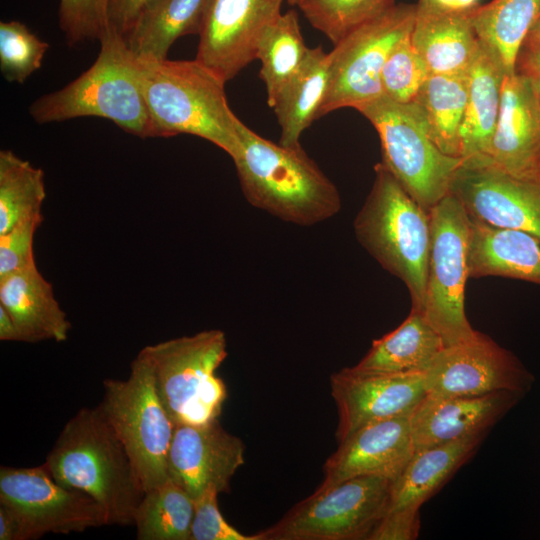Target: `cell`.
Returning <instances> with one entry per match:
<instances>
[{
  "instance_id": "5bb4252c",
  "label": "cell",
  "mask_w": 540,
  "mask_h": 540,
  "mask_svg": "<svg viewBox=\"0 0 540 540\" xmlns=\"http://www.w3.org/2000/svg\"><path fill=\"white\" fill-rule=\"evenodd\" d=\"M428 396H478L499 391L526 394L534 376L487 335L444 347L423 373Z\"/></svg>"
},
{
  "instance_id": "d590c367",
  "label": "cell",
  "mask_w": 540,
  "mask_h": 540,
  "mask_svg": "<svg viewBox=\"0 0 540 540\" xmlns=\"http://www.w3.org/2000/svg\"><path fill=\"white\" fill-rule=\"evenodd\" d=\"M410 35L395 45L381 72L383 95L399 103L414 101L430 75Z\"/></svg>"
},
{
  "instance_id": "d6986e66",
  "label": "cell",
  "mask_w": 540,
  "mask_h": 540,
  "mask_svg": "<svg viewBox=\"0 0 540 540\" xmlns=\"http://www.w3.org/2000/svg\"><path fill=\"white\" fill-rule=\"evenodd\" d=\"M524 395L516 391L457 397L426 395L410 415L415 451L488 433Z\"/></svg>"
},
{
  "instance_id": "74e56055",
  "label": "cell",
  "mask_w": 540,
  "mask_h": 540,
  "mask_svg": "<svg viewBox=\"0 0 540 540\" xmlns=\"http://www.w3.org/2000/svg\"><path fill=\"white\" fill-rule=\"evenodd\" d=\"M43 219L42 213H38L0 234V279L37 265L33 249L34 237Z\"/></svg>"
},
{
  "instance_id": "3957f363",
  "label": "cell",
  "mask_w": 540,
  "mask_h": 540,
  "mask_svg": "<svg viewBox=\"0 0 540 540\" xmlns=\"http://www.w3.org/2000/svg\"><path fill=\"white\" fill-rule=\"evenodd\" d=\"M94 63L63 88L36 99L29 113L38 124L78 117L105 118L141 138L159 137L140 82L137 59L125 37L108 26Z\"/></svg>"
},
{
  "instance_id": "8fae6325",
  "label": "cell",
  "mask_w": 540,
  "mask_h": 540,
  "mask_svg": "<svg viewBox=\"0 0 540 540\" xmlns=\"http://www.w3.org/2000/svg\"><path fill=\"white\" fill-rule=\"evenodd\" d=\"M415 8L395 4L334 44L328 88L317 118L341 108L357 109L383 96V66L395 45L411 33Z\"/></svg>"
},
{
  "instance_id": "60d3db41",
  "label": "cell",
  "mask_w": 540,
  "mask_h": 540,
  "mask_svg": "<svg viewBox=\"0 0 540 540\" xmlns=\"http://www.w3.org/2000/svg\"><path fill=\"white\" fill-rule=\"evenodd\" d=\"M153 0H110L109 27L126 37L138 17Z\"/></svg>"
},
{
  "instance_id": "30bf717a",
  "label": "cell",
  "mask_w": 540,
  "mask_h": 540,
  "mask_svg": "<svg viewBox=\"0 0 540 540\" xmlns=\"http://www.w3.org/2000/svg\"><path fill=\"white\" fill-rule=\"evenodd\" d=\"M391 485L387 478L359 476L315 491L258 535L261 540H368L388 510Z\"/></svg>"
},
{
  "instance_id": "ffe728a7",
  "label": "cell",
  "mask_w": 540,
  "mask_h": 540,
  "mask_svg": "<svg viewBox=\"0 0 540 540\" xmlns=\"http://www.w3.org/2000/svg\"><path fill=\"white\" fill-rule=\"evenodd\" d=\"M490 157L515 176L540 178V108L516 71L504 78Z\"/></svg>"
},
{
  "instance_id": "4316f807",
  "label": "cell",
  "mask_w": 540,
  "mask_h": 540,
  "mask_svg": "<svg viewBox=\"0 0 540 540\" xmlns=\"http://www.w3.org/2000/svg\"><path fill=\"white\" fill-rule=\"evenodd\" d=\"M208 1L153 0L125 37L129 50L139 60L167 59L178 38L199 34Z\"/></svg>"
},
{
  "instance_id": "6da1fadb",
  "label": "cell",
  "mask_w": 540,
  "mask_h": 540,
  "mask_svg": "<svg viewBox=\"0 0 540 540\" xmlns=\"http://www.w3.org/2000/svg\"><path fill=\"white\" fill-rule=\"evenodd\" d=\"M43 465L57 483L93 499L108 525L134 522L144 489L99 405L81 408L68 420Z\"/></svg>"
},
{
  "instance_id": "83f0119b",
  "label": "cell",
  "mask_w": 540,
  "mask_h": 540,
  "mask_svg": "<svg viewBox=\"0 0 540 540\" xmlns=\"http://www.w3.org/2000/svg\"><path fill=\"white\" fill-rule=\"evenodd\" d=\"M331 58L321 46L309 48L301 68L272 109L281 128L279 143L299 146L302 133L317 120L330 77Z\"/></svg>"
},
{
  "instance_id": "f546056e",
  "label": "cell",
  "mask_w": 540,
  "mask_h": 540,
  "mask_svg": "<svg viewBox=\"0 0 540 540\" xmlns=\"http://www.w3.org/2000/svg\"><path fill=\"white\" fill-rule=\"evenodd\" d=\"M308 51L295 10L281 13L260 35L255 59L260 61L259 76L271 108L301 68Z\"/></svg>"
},
{
  "instance_id": "ac0fdd59",
  "label": "cell",
  "mask_w": 540,
  "mask_h": 540,
  "mask_svg": "<svg viewBox=\"0 0 540 540\" xmlns=\"http://www.w3.org/2000/svg\"><path fill=\"white\" fill-rule=\"evenodd\" d=\"M414 452L410 416L368 424L339 442L324 464V478L315 491L359 476H378L393 482Z\"/></svg>"
},
{
  "instance_id": "7a4b0ae2",
  "label": "cell",
  "mask_w": 540,
  "mask_h": 540,
  "mask_svg": "<svg viewBox=\"0 0 540 540\" xmlns=\"http://www.w3.org/2000/svg\"><path fill=\"white\" fill-rule=\"evenodd\" d=\"M232 158L246 200L282 221L312 226L335 216L341 197L335 184L301 145L268 140L242 121Z\"/></svg>"
},
{
  "instance_id": "7c38bea8",
  "label": "cell",
  "mask_w": 540,
  "mask_h": 540,
  "mask_svg": "<svg viewBox=\"0 0 540 540\" xmlns=\"http://www.w3.org/2000/svg\"><path fill=\"white\" fill-rule=\"evenodd\" d=\"M0 504L16 516L20 540L108 525L104 511L93 499L57 483L43 464L31 468L1 466Z\"/></svg>"
},
{
  "instance_id": "f6af8a7d",
  "label": "cell",
  "mask_w": 540,
  "mask_h": 540,
  "mask_svg": "<svg viewBox=\"0 0 540 540\" xmlns=\"http://www.w3.org/2000/svg\"><path fill=\"white\" fill-rule=\"evenodd\" d=\"M525 40L540 47V16L530 28Z\"/></svg>"
},
{
  "instance_id": "7bdbcfd3",
  "label": "cell",
  "mask_w": 540,
  "mask_h": 540,
  "mask_svg": "<svg viewBox=\"0 0 540 540\" xmlns=\"http://www.w3.org/2000/svg\"><path fill=\"white\" fill-rule=\"evenodd\" d=\"M20 524L7 507L0 504V540H20Z\"/></svg>"
},
{
  "instance_id": "cb8c5ba5",
  "label": "cell",
  "mask_w": 540,
  "mask_h": 540,
  "mask_svg": "<svg viewBox=\"0 0 540 540\" xmlns=\"http://www.w3.org/2000/svg\"><path fill=\"white\" fill-rule=\"evenodd\" d=\"M486 435H470L415 451L392 482L387 512L420 509L475 454Z\"/></svg>"
},
{
  "instance_id": "836d02e7",
  "label": "cell",
  "mask_w": 540,
  "mask_h": 540,
  "mask_svg": "<svg viewBox=\"0 0 540 540\" xmlns=\"http://www.w3.org/2000/svg\"><path fill=\"white\" fill-rule=\"evenodd\" d=\"M394 5L395 0H305L299 8L314 29L336 44Z\"/></svg>"
},
{
  "instance_id": "484cf974",
  "label": "cell",
  "mask_w": 540,
  "mask_h": 540,
  "mask_svg": "<svg viewBox=\"0 0 540 540\" xmlns=\"http://www.w3.org/2000/svg\"><path fill=\"white\" fill-rule=\"evenodd\" d=\"M444 347L424 315L411 310L401 325L374 340L367 354L350 368L358 373H424Z\"/></svg>"
},
{
  "instance_id": "1f68e13d",
  "label": "cell",
  "mask_w": 540,
  "mask_h": 540,
  "mask_svg": "<svg viewBox=\"0 0 540 540\" xmlns=\"http://www.w3.org/2000/svg\"><path fill=\"white\" fill-rule=\"evenodd\" d=\"M195 502L170 477L144 492L134 514L139 540H191Z\"/></svg>"
},
{
  "instance_id": "4fadbf2b",
  "label": "cell",
  "mask_w": 540,
  "mask_h": 540,
  "mask_svg": "<svg viewBox=\"0 0 540 540\" xmlns=\"http://www.w3.org/2000/svg\"><path fill=\"white\" fill-rule=\"evenodd\" d=\"M468 217L522 230L540 241V178L515 176L490 156L462 158L449 186Z\"/></svg>"
},
{
  "instance_id": "ab89813d",
  "label": "cell",
  "mask_w": 540,
  "mask_h": 540,
  "mask_svg": "<svg viewBox=\"0 0 540 540\" xmlns=\"http://www.w3.org/2000/svg\"><path fill=\"white\" fill-rule=\"evenodd\" d=\"M420 531L419 509L387 512L368 540H414Z\"/></svg>"
},
{
  "instance_id": "e0dca14e",
  "label": "cell",
  "mask_w": 540,
  "mask_h": 540,
  "mask_svg": "<svg viewBox=\"0 0 540 540\" xmlns=\"http://www.w3.org/2000/svg\"><path fill=\"white\" fill-rule=\"evenodd\" d=\"M243 441L218 419L204 424H177L168 454V475L194 500L208 491L228 493L230 481L244 464Z\"/></svg>"
},
{
  "instance_id": "4dcf8cb0",
  "label": "cell",
  "mask_w": 540,
  "mask_h": 540,
  "mask_svg": "<svg viewBox=\"0 0 540 540\" xmlns=\"http://www.w3.org/2000/svg\"><path fill=\"white\" fill-rule=\"evenodd\" d=\"M425 112L433 142L461 158L460 130L467 102V75L430 74L414 99Z\"/></svg>"
},
{
  "instance_id": "e575fe53",
  "label": "cell",
  "mask_w": 540,
  "mask_h": 540,
  "mask_svg": "<svg viewBox=\"0 0 540 540\" xmlns=\"http://www.w3.org/2000/svg\"><path fill=\"white\" fill-rule=\"evenodd\" d=\"M48 48L23 23H0V70L8 82L24 83L41 67Z\"/></svg>"
},
{
  "instance_id": "44dd1931",
  "label": "cell",
  "mask_w": 540,
  "mask_h": 540,
  "mask_svg": "<svg viewBox=\"0 0 540 540\" xmlns=\"http://www.w3.org/2000/svg\"><path fill=\"white\" fill-rule=\"evenodd\" d=\"M411 41L430 74L466 73L480 45L472 11L418 0Z\"/></svg>"
},
{
  "instance_id": "ba28073f",
  "label": "cell",
  "mask_w": 540,
  "mask_h": 540,
  "mask_svg": "<svg viewBox=\"0 0 540 540\" xmlns=\"http://www.w3.org/2000/svg\"><path fill=\"white\" fill-rule=\"evenodd\" d=\"M100 409L125 447L144 492L168 478L175 424L164 408L148 363L139 355L126 380L106 379Z\"/></svg>"
},
{
  "instance_id": "603a6c76",
  "label": "cell",
  "mask_w": 540,
  "mask_h": 540,
  "mask_svg": "<svg viewBox=\"0 0 540 540\" xmlns=\"http://www.w3.org/2000/svg\"><path fill=\"white\" fill-rule=\"evenodd\" d=\"M467 265L471 278L503 276L540 285V241L469 218Z\"/></svg>"
},
{
  "instance_id": "d4e9b609",
  "label": "cell",
  "mask_w": 540,
  "mask_h": 540,
  "mask_svg": "<svg viewBox=\"0 0 540 540\" xmlns=\"http://www.w3.org/2000/svg\"><path fill=\"white\" fill-rule=\"evenodd\" d=\"M466 75L467 102L460 130L461 158L490 156L507 74L500 60L480 41Z\"/></svg>"
},
{
  "instance_id": "7dc6e473",
  "label": "cell",
  "mask_w": 540,
  "mask_h": 540,
  "mask_svg": "<svg viewBox=\"0 0 540 540\" xmlns=\"http://www.w3.org/2000/svg\"><path fill=\"white\" fill-rule=\"evenodd\" d=\"M438 4L451 9H456V0H435Z\"/></svg>"
},
{
  "instance_id": "52a82bcc",
  "label": "cell",
  "mask_w": 540,
  "mask_h": 540,
  "mask_svg": "<svg viewBox=\"0 0 540 540\" xmlns=\"http://www.w3.org/2000/svg\"><path fill=\"white\" fill-rule=\"evenodd\" d=\"M376 129L382 163L428 212L449 193L462 158L444 154L433 142L426 115L415 101L381 96L356 109Z\"/></svg>"
},
{
  "instance_id": "9c48e42d",
  "label": "cell",
  "mask_w": 540,
  "mask_h": 540,
  "mask_svg": "<svg viewBox=\"0 0 540 540\" xmlns=\"http://www.w3.org/2000/svg\"><path fill=\"white\" fill-rule=\"evenodd\" d=\"M430 247L424 304L421 313L445 347L473 338L464 307L468 274L469 217L459 200L448 193L430 211Z\"/></svg>"
},
{
  "instance_id": "c3c4849f",
  "label": "cell",
  "mask_w": 540,
  "mask_h": 540,
  "mask_svg": "<svg viewBox=\"0 0 540 540\" xmlns=\"http://www.w3.org/2000/svg\"><path fill=\"white\" fill-rule=\"evenodd\" d=\"M291 6H300L305 0H286Z\"/></svg>"
},
{
  "instance_id": "f35d334b",
  "label": "cell",
  "mask_w": 540,
  "mask_h": 540,
  "mask_svg": "<svg viewBox=\"0 0 540 540\" xmlns=\"http://www.w3.org/2000/svg\"><path fill=\"white\" fill-rule=\"evenodd\" d=\"M218 495L208 491L195 501L191 540H261L258 533L243 534L225 520L218 508Z\"/></svg>"
},
{
  "instance_id": "f1b7e54d",
  "label": "cell",
  "mask_w": 540,
  "mask_h": 540,
  "mask_svg": "<svg viewBox=\"0 0 540 540\" xmlns=\"http://www.w3.org/2000/svg\"><path fill=\"white\" fill-rule=\"evenodd\" d=\"M540 16V0H492L472 11L479 40L502 63L506 74L515 72L518 51Z\"/></svg>"
},
{
  "instance_id": "8992f818",
  "label": "cell",
  "mask_w": 540,
  "mask_h": 540,
  "mask_svg": "<svg viewBox=\"0 0 540 540\" xmlns=\"http://www.w3.org/2000/svg\"><path fill=\"white\" fill-rule=\"evenodd\" d=\"M138 355L150 366L158 396L175 425L218 419L227 397L225 383L216 374L227 357L222 330L148 345Z\"/></svg>"
},
{
  "instance_id": "ee69618b",
  "label": "cell",
  "mask_w": 540,
  "mask_h": 540,
  "mask_svg": "<svg viewBox=\"0 0 540 540\" xmlns=\"http://www.w3.org/2000/svg\"><path fill=\"white\" fill-rule=\"evenodd\" d=\"M0 340L21 342L19 330L9 313L0 305Z\"/></svg>"
},
{
  "instance_id": "7402d4cb",
  "label": "cell",
  "mask_w": 540,
  "mask_h": 540,
  "mask_svg": "<svg viewBox=\"0 0 540 540\" xmlns=\"http://www.w3.org/2000/svg\"><path fill=\"white\" fill-rule=\"evenodd\" d=\"M0 305L15 322L21 342L68 338L71 323L37 265L0 279Z\"/></svg>"
},
{
  "instance_id": "8d00e7d4",
  "label": "cell",
  "mask_w": 540,
  "mask_h": 540,
  "mask_svg": "<svg viewBox=\"0 0 540 540\" xmlns=\"http://www.w3.org/2000/svg\"><path fill=\"white\" fill-rule=\"evenodd\" d=\"M110 0H60L59 26L68 45L99 40L107 31Z\"/></svg>"
},
{
  "instance_id": "9a60e30c",
  "label": "cell",
  "mask_w": 540,
  "mask_h": 540,
  "mask_svg": "<svg viewBox=\"0 0 540 540\" xmlns=\"http://www.w3.org/2000/svg\"><path fill=\"white\" fill-rule=\"evenodd\" d=\"M284 0H209L196 58L225 82L255 60L258 39Z\"/></svg>"
},
{
  "instance_id": "bcb514c9",
  "label": "cell",
  "mask_w": 540,
  "mask_h": 540,
  "mask_svg": "<svg viewBox=\"0 0 540 540\" xmlns=\"http://www.w3.org/2000/svg\"><path fill=\"white\" fill-rule=\"evenodd\" d=\"M479 0H456L455 8L458 10H469L479 5Z\"/></svg>"
},
{
  "instance_id": "2e32d148",
  "label": "cell",
  "mask_w": 540,
  "mask_h": 540,
  "mask_svg": "<svg viewBox=\"0 0 540 540\" xmlns=\"http://www.w3.org/2000/svg\"><path fill=\"white\" fill-rule=\"evenodd\" d=\"M330 386L338 443L368 424L410 416L427 395L423 373H358L346 367L332 374Z\"/></svg>"
},
{
  "instance_id": "d6a6232c",
  "label": "cell",
  "mask_w": 540,
  "mask_h": 540,
  "mask_svg": "<svg viewBox=\"0 0 540 540\" xmlns=\"http://www.w3.org/2000/svg\"><path fill=\"white\" fill-rule=\"evenodd\" d=\"M44 172L11 150L0 151V234L42 213Z\"/></svg>"
},
{
  "instance_id": "5b68a950",
  "label": "cell",
  "mask_w": 540,
  "mask_h": 540,
  "mask_svg": "<svg viewBox=\"0 0 540 540\" xmlns=\"http://www.w3.org/2000/svg\"><path fill=\"white\" fill-rule=\"evenodd\" d=\"M354 220L363 248L409 290L412 310L424 304L430 247V216L382 163Z\"/></svg>"
},
{
  "instance_id": "277c9868",
  "label": "cell",
  "mask_w": 540,
  "mask_h": 540,
  "mask_svg": "<svg viewBox=\"0 0 540 540\" xmlns=\"http://www.w3.org/2000/svg\"><path fill=\"white\" fill-rule=\"evenodd\" d=\"M137 65L159 137L191 134L213 143L231 158L236 155L241 120L229 107L223 79L197 59H137Z\"/></svg>"
},
{
  "instance_id": "b9f144b4",
  "label": "cell",
  "mask_w": 540,
  "mask_h": 540,
  "mask_svg": "<svg viewBox=\"0 0 540 540\" xmlns=\"http://www.w3.org/2000/svg\"><path fill=\"white\" fill-rule=\"evenodd\" d=\"M515 71L527 78L540 108V47L524 40L516 57Z\"/></svg>"
}]
</instances>
